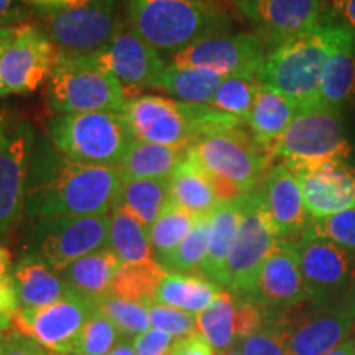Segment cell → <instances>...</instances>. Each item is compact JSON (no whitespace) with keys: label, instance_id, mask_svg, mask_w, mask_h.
Listing matches in <instances>:
<instances>
[{"label":"cell","instance_id":"bcb514c9","mask_svg":"<svg viewBox=\"0 0 355 355\" xmlns=\"http://www.w3.org/2000/svg\"><path fill=\"white\" fill-rule=\"evenodd\" d=\"M214 349L201 332H194L175 340L170 355H214Z\"/></svg>","mask_w":355,"mask_h":355},{"label":"cell","instance_id":"ee69618b","mask_svg":"<svg viewBox=\"0 0 355 355\" xmlns=\"http://www.w3.org/2000/svg\"><path fill=\"white\" fill-rule=\"evenodd\" d=\"M175 340L168 332L152 327L144 334L133 337V347L137 355H170Z\"/></svg>","mask_w":355,"mask_h":355},{"label":"cell","instance_id":"f6af8a7d","mask_svg":"<svg viewBox=\"0 0 355 355\" xmlns=\"http://www.w3.org/2000/svg\"><path fill=\"white\" fill-rule=\"evenodd\" d=\"M319 20L345 26L355 32V0H327L326 3H322Z\"/></svg>","mask_w":355,"mask_h":355},{"label":"cell","instance_id":"60d3db41","mask_svg":"<svg viewBox=\"0 0 355 355\" xmlns=\"http://www.w3.org/2000/svg\"><path fill=\"white\" fill-rule=\"evenodd\" d=\"M306 232L334 242L355 257V207L313 219Z\"/></svg>","mask_w":355,"mask_h":355},{"label":"cell","instance_id":"db71d44e","mask_svg":"<svg viewBox=\"0 0 355 355\" xmlns=\"http://www.w3.org/2000/svg\"><path fill=\"white\" fill-rule=\"evenodd\" d=\"M28 2L35 3V6H40V7H53V6H58L60 2H63V0H28Z\"/></svg>","mask_w":355,"mask_h":355},{"label":"cell","instance_id":"30bf717a","mask_svg":"<svg viewBox=\"0 0 355 355\" xmlns=\"http://www.w3.org/2000/svg\"><path fill=\"white\" fill-rule=\"evenodd\" d=\"M119 0H63L46 7V32L63 53L91 55L102 50L121 28Z\"/></svg>","mask_w":355,"mask_h":355},{"label":"cell","instance_id":"74e56055","mask_svg":"<svg viewBox=\"0 0 355 355\" xmlns=\"http://www.w3.org/2000/svg\"><path fill=\"white\" fill-rule=\"evenodd\" d=\"M207 254V216L199 217L188 237L173 248L170 254L157 260L166 273L201 275V268Z\"/></svg>","mask_w":355,"mask_h":355},{"label":"cell","instance_id":"680465c9","mask_svg":"<svg viewBox=\"0 0 355 355\" xmlns=\"http://www.w3.org/2000/svg\"><path fill=\"white\" fill-rule=\"evenodd\" d=\"M350 288H354V290H355V268H354V273H352V283H350Z\"/></svg>","mask_w":355,"mask_h":355},{"label":"cell","instance_id":"d6986e66","mask_svg":"<svg viewBox=\"0 0 355 355\" xmlns=\"http://www.w3.org/2000/svg\"><path fill=\"white\" fill-rule=\"evenodd\" d=\"M247 300L265 311L290 309L309 300L298 255L291 242L282 239L266 257Z\"/></svg>","mask_w":355,"mask_h":355},{"label":"cell","instance_id":"5b68a950","mask_svg":"<svg viewBox=\"0 0 355 355\" xmlns=\"http://www.w3.org/2000/svg\"><path fill=\"white\" fill-rule=\"evenodd\" d=\"M186 157L206 173L220 201L255 191L272 162L268 152L242 127L199 137L186 148Z\"/></svg>","mask_w":355,"mask_h":355},{"label":"cell","instance_id":"484cf974","mask_svg":"<svg viewBox=\"0 0 355 355\" xmlns=\"http://www.w3.org/2000/svg\"><path fill=\"white\" fill-rule=\"evenodd\" d=\"M298 114L300 109L295 102L273 89L261 86L245 122L254 140L270 155V150Z\"/></svg>","mask_w":355,"mask_h":355},{"label":"cell","instance_id":"b9f144b4","mask_svg":"<svg viewBox=\"0 0 355 355\" xmlns=\"http://www.w3.org/2000/svg\"><path fill=\"white\" fill-rule=\"evenodd\" d=\"M148 316L150 324L155 329H162L171 334L175 339H181L189 334L198 332V316L188 311L173 308V306H165L148 301Z\"/></svg>","mask_w":355,"mask_h":355},{"label":"cell","instance_id":"f35d334b","mask_svg":"<svg viewBox=\"0 0 355 355\" xmlns=\"http://www.w3.org/2000/svg\"><path fill=\"white\" fill-rule=\"evenodd\" d=\"M101 314H104L117 327L122 337H137L150 329L148 306L140 301L123 300L107 295L94 300Z\"/></svg>","mask_w":355,"mask_h":355},{"label":"cell","instance_id":"ab89813d","mask_svg":"<svg viewBox=\"0 0 355 355\" xmlns=\"http://www.w3.org/2000/svg\"><path fill=\"white\" fill-rule=\"evenodd\" d=\"M123 339L121 332L104 314L97 311L74 343L73 354L78 355H105Z\"/></svg>","mask_w":355,"mask_h":355},{"label":"cell","instance_id":"7bdbcfd3","mask_svg":"<svg viewBox=\"0 0 355 355\" xmlns=\"http://www.w3.org/2000/svg\"><path fill=\"white\" fill-rule=\"evenodd\" d=\"M242 355H290L279 332L270 322L239 344Z\"/></svg>","mask_w":355,"mask_h":355},{"label":"cell","instance_id":"6f0895ef","mask_svg":"<svg viewBox=\"0 0 355 355\" xmlns=\"http://www.w3.org/2000/svg\"><path fill=\"white\" fill-rule=\"evenodd\" d=\"M46 355H78V354H61V352H50V350H46Z\"/></svg>","mask_w":355,"mask_h":355},{"label":"cell","instance_id":"9c48e42d","mask_svg":"<svg viewBox=\"0 0 355 355\" xmlns=\"http://www.w3.org/2000/svg\"><path fill=\"white\" fill-rule=\"evenodd\" d=\"M352 150L340 115L314 107L301 110L293 119L290 127L270 150V157L282 159L290 170H298L334 159L347 162Z\"/></svg>","mask_w":355,"mask_h":355},{"label":"cell","instance_id":"9f6ffc18","mask_svg":"<svg viewBox=\"0 0 355 355\" xmlns=\"http://www.w3.org/2000/svg\"><path fill=\"white\" fill-rule=\"evenodd\" d=\"M3 339H6V334L0 336V355H6V350H3Z\"/></svg>","mask_w":355,"mask_h":355},{"label":"cell","instance_id":"4dcf8cb0","mask_svg":"<svg viewBox=\"0 0 355 355\" xmlns=\"http://www.w3.org/2000/svg\"><path fill=\"white\" fill-rule=\"evenodd\" d=\"M184 158L186 148L135 139L117 166L125 180H153L170 178Z\"/></svg>","mask_w":355,"mask_h":355},{"label":"cell","instance_id":"8d00e7d4","mask_svg":"<svg viewBox=\"0 0 355 355\" xmlns=\"http://www.w3.org/2000/svg\"><path fill=\"white\" fill-rule=\"evenodd\" d=\"M165 275L166 272L158 261L148 265H122L110 288V295L148 303L153 301L159 282Z\"/></svg>","mask_w":355,"mask_h":355},{"label":"cell","instance_id":"6125c7cd","mask_svg":"<svg viewBox=\"0 0 355 355\" xmlns=\"http://www.w3.org/2000/svg\"><path fill=\"white\" fill-rule=\"evenodd\" d=\"M234 2H235V0H234Z\"/></svg>","mask_w":355,"mask_h":355},{"label":"cell","instance_id":"277c9868","mask_svg":"<svg viewBox=\"0 0 355 355\" xmlns=\"http://www.w3.org/2000/svg\"><path fill=\"white\" fill-rule=\"evenodd\" d=\"M122 114L137 140L178 148H188L207 133L242 125L241 119L209 104H188L162 96L132 97Z\"/></svg>","mask_w":355,"mask_h":355},{"label":"cell","instance_id":"f5cc1de1","mask_svg":"<svg viewBox=\"0 0 355 355\" xmlns=\"http://www.w3.org/2000/svg\"><path fill=\"white\" fill-rule=\"evenodd\" d=\"M7 125H8V114L6 109L0 107V137H2V133L6 132Z\"/></svg>","mask_w":355,"mask_h":355},{"label":"cell","instance_id":"2e32d148","mask_svg":"<svg viewBox=\"0 0 355 355\" xmlns=\"http://www.w3.org/2000/svg\"><path fill=\"white\" fill-rule=\"evenodd\" d=\"M35 132L26 122H8L0 137V237L21 219L26 201Z\"/></svg>","mask_w":355,"mask_h":355},{"label":"cell","instance_id":"e575fe53","mask_svg":"<svg viewBox=\"0 0 355 355\" xmlns=\"http://www.w3.org/2000/svg\"><path fill=\"white\" fill-rule=\"evenodd\" d=\"M261 86L263 84L260 83L259 74H234V76H227L220 83L209 105L245 122L252 107H254Z\"/></svg>","mask_w":355,"mask_h":355},{"label":"cell","instance_id":"816d5d0a","mask_svg":"<svg viewBox=\"0 0 355 355\" xmlns=\"http://www.w3.org/2000/svg\"><path fill=\"white\" fill-rule=\"evenodd\" d=\"M324 355H355V339L350 337V339L344 340L343 344H339L337 347L329 350V352Z\"/></svg>","mask_w":355,"mask_h":355},{"label":"cell","instance_id":"681fc988","mask_svg":"<svg viewBox=\"0 0 355 355\" xmlns=\"http://www.w3.org/2000/svg\"><path fill=\"white\" fill-rule=\"evenodd\" d=\"M13 28H15V26H0V56H2V51H3V48H6V44L8 43V40L12 38ZM6 96H7V92H6V87H3V83H2V74H0V99Z\"/></svg>","mask_w":355,"mask_h":355},{"label":"cell","instance_id":"836d02e7","mask_svg":"<svg viewBox=\"0 0 355 355\" xmlns=\"http://www.w3.org/2000/svg\"><path fill=\"white\" fill-rule=\"evenodd\" d=\"M171 201L170 178L125 180L122 178L119 202L150 229Z\"/></svg>","mask_w":355,"mask_h":355},{"label":"cell","instance_id":"e0dca14e","mask_svg":"<svg viewBox=\"0 0 355 355\" xmlns=\"http://www.w3.org/2000/svg\"><path fill=\"white\" fill-rule=\"evenodd\" d=\"M91 55L122 84L130 99V92L155 89L166 69V63L159 53L133 32L130 25L123 24L102 50Z\"/></svg>","mask_w":355,"mask_h":355},{"label":"cell","instance_id":"9a60e30c","mask_svg":"<svg viewBox=\"0 0 355 355\" xmlns=\"http://www.w3.org/2000/svg\"><path fill=\"white\" fill-rule=\"evenodd\" d=\"M266 42L257 33H217L189 44L171 56L170 64L199 68L227 78L234 74H259Z\"/></svg>","mask_w":355,"mask_h":355},{"label":"cell","instance_id":"52a82bcc","mask_svg":"<svg viewBox=\"0 0 355 355\" xmlns=\"http://www.w3.org/2000/svg\"><path fill=\"white\" fill-rule=\"evenodd\" d=\"M44 99L53 112H123L130 101L127 91L92 55L61 51L46 81Z\"/></svg>","mask_w":355,"mask_h":355},{"label":"cell","instance_id":"f907efd6","mask_svg":"<svg viewBox=\"0 0 355 355\" xmlns=\"http://www.w3.org/2000/svg\"><path fill=\"white\" fill-rule=\"evenodd\" d=\"M105 355H137V352H135V347H133V340H128L127 337H123L121 343L115 345V347Z\"/></svg>","mask_w":355,"mask_h":355},{"label":"cell","instance_id":"8fae6325","mask_svg":"<svg viewBox=\"0 0 355 355\" xmlns=\"http://www.w3.org/2000/svg\"><path fill=\"white\" fill-rule=\"evenodd\" d=\"M28 239L33 254L61 273L73 261L109 247V214L35 220Z\"/></svg>","mask_w":355,"mask_h":355},{"label":"cell","instance_id":"11a10c76","mask_svg":"<svg viewBox=\"0 0 355 355\" xmlns=\"http://www.w3.org/2000/svg\"><path fill=\"white\" fill-rule=\"evenodd\" d=\"M217 355H242V352H241V349H239V345H235V347L224 350V352H219Z\"/></svg>","mask_w":355,"mask_h":355},{"label":"cell","instance_id":"94428289","mask_svg":"<svg viewBox=\"0 0 355 355\" xmlns=\"http://www.w3.org/2000/svg\"><path fill=\"white\" fill-rule=\"evenodd\" d=\"M0 336H2V332H0Z\"/></svg>","mask_w":355,"mask_h":355},{"label":"cell","instance_id":"cb8c5ba5","mask_svg":"<svg viewBox=\"0 0 355 355\" xmlns=\"http://www.w3.org/2000/svg\"><path fill=\"white\" fill-rule=\"evenodd\" d=\"M13 283L20 308H43L73 291L63 277L33 252L21 257L13 266Z\"/></svg>","mask_w":355,"mask_h":355},{"label":"cell","instance_id":"d6a6232c","mask_svg":"<svg viewBox=\"0 0 355 355\" xmlns=\"http://www.w3.org/2000/svg\"><path fill=\"white\" fill-rule=\"evenodd\" d=\"M224 76L199 68H180L166 64L155 89L188 104H211Z\"/></svg>","mask_w":355,"mask_h":355},{"label":"cell","instance_id":"83f0119b","mask_svg":"<svg viewBox=\"0 0 355 355\" xmlns=\"http://www.w3.org/2000/svg\"><path fill=\"white\" fill-rule=\"evenodd\" d=\"M355 102V42L332 53L322 69L319 107L340 114Z\"/></svg>","mask_w":355,"mask_h":355},{"label":"cell","instance_id":"1f68e13d","mask_svg":"<svg viewBox=\"0 0 355 355\" xmlns=\"http://www.w3.org/2000/svg\"><path fill=\"white\" fill-rule=\"evenodd\" d=\"M224 290L202 275L166 273L155 293V303L199 314L209 308L217 295Z\"/></svg>","mask_w":355,"mask_h":355},{"label":"cell","instance_id":"d4e9b609","mask_svg":"<svg viewBox=\"0 0 355 355\" xmlns=\"http://www.w3.org/2000/svg\"><path fill=\"white\" fill-rule=\"evenodd\" d=\"M241 222V198L220 201L207 216V254L201 275L224 288L225 266Z\"/></svg>","mask_w":355,"mask_h":355},{"label":"cell","instance_id":"c3c4849f","mask_svg":"<svg viewBox=\"0 0 355 355\" xmlns=\"http://www.w3.org/2000/svg\"><path fill=\"white\" fill-rule=\"evenodd\" d=\"M20 17L19 0H0V26H8L7 24L19 20Z\"/></svg>","mask_w":355,"mask_h":355},{"label":"cell","instance_id":"7dc6e473","mask_svg":"<svg viewBox=\"0 0 355 355\" xmlns=\"http://www.w3.org/2000/svg\"><path fill=\"white\" fill-rule=\"evenodd\" d=\"M3 350H6V355H46V349L13 331L10 334H6Z\"/></svg>","mask_w":355,"mask_h":355},{"label":"cell","instance_id":"8992f818","mask_svg":"<svg viewBox=\"0 0 355 355\" xmlns=\"http://www.w3.org/2000/svg\"><path fill=\"white\" fill-rule=\"evenodd\" d=\"M266 313L285 340L290 355H324L352 337L355 331V290L322 300H308L295 308Z\"/></svg>","mask_w":355,"mask_h":355},{"label":"cell","instance_id":"603a6c76","mask_svg":"<svg viewBox=\"0 0 355 355\" xmlns=\"http://www.w3.org/2000/svg\"><path fill=\"white\" fill-rule=\"evenodd\" d=\"M243 15L255 26L257 35L273 46L316 25L322 0H235Z\"/></svg>","mask_w":355,"mask_h":355},{"label":"cell","instance_id":"ba28073f","mask_svg":"<svg viewBox=\"0 0 355 355\" xmlns=\"http://www.w3.org/2000/svg\"><path fill=\"white\" fill-rule=\"evenodd\" d=\"M46 137L63 157L97 166L119 165L135 140L122 112L56 115L48 122Z\"/></svg>","mask_w":355,"mask_h":355},{"label":"cell","instance_id":"4316f807","mask_svg":"<svg viewBox=\"0 0 355 355\" xmlns=\"http://www.w3.org/2000/svg\"><path fill=\"white\" fill-rule=\"evenodd\" d=\"M121 266L119 257L105 247L73 261L61 272V277L71 290L89 300H99L110 295V288Z\"/></svg>","mask_w":355,"mask_h":355},{"label":"cell","instance_id":"6da1fadb","mask_svg":"<svg viewBox=\"0 0 355 355\" xmlns=\"http://www.w3.org/2000/svg\"><path fill=\"white\" fill-rule=\"evenodd\" d=\"M119 166L83 165L61 155L48 137L35 139L26 180L25 214L33 220L102 216L117 206Z\"/></svg>","mask_w":355,"mask_h":355},{"label":"cell","instance_id":"44dd1931","mask_svg":"<svg viewBox=\"0 0 355 355\" xmlns=\"http://www.w3.org/2000/svg\"><path fill=\"white\" fill-rule=\"evenodd\" d=\"M255 193L279 239H298L308 230L313 217L304 206L298 178L286 165L270 168Z\"/></svg>","mask_w":355,"mask_h":355},{"label":"cell","instance_id":"91938a15","mask_svg":"<svg viewBox=\"0 0 355 355\" xmlns=\"http://www.w3.org/2000/svg\"><path fill=\"white\" fill-rule=\"evenodd\" d=\"M352 337H354V339H355V331H354V334H352Z\"/></svg>","mask_w":355,"mask_h":355},{"label":"cell","instance_id":"ffe728a7","mask_svg":"<svg viewBox=\"0 0 355 355\" xmlns=\"http://www.w3.org/2000/svg\"><path fill=\"white\" fill-rule=\"evenodd\" d=\"M266 322L263 308L254 301L222 290L209 308L198 314V331L216 354L235 347Z\"/></svg>","mask_w":355,"mask_h":355},{"label":"cell","instance_id":"7a4b0ae2","mask_svg":"<svg viewBox=\"0 0 355 355\" xmlns=\"http://www.w3.org/2000/svg\"><path fill=\"white\" fill-rule=\"evenodd\" d=\"M355 42V32L319 20L298 35L273 44L259 73L263 86L295 102L301 110L319 107L322 69L332 53Z\"/></svg>","mask_w":355,"mask_h":355},{"label":"cell","instance_id":"7c38bea8","mask_svg":"<svg viewBox=\"0 0 355 355\" xmlns=\"http://www.w3.org/2000/svg\"><path fill=\"white\" fill-rule=\"evenodd\" d=\"M279 241L255 191L241 196V222L225 266L224 290L247 298L261 265Z\"/></svg>","mask_w":355,"mask_h":355},{"label":"cell","instance_id":"7402d4cb","mask_svg":"<svg viewBox=\"0 0 355 355\" xmlns=\"http://www.w3.org/2000/svg\"><path fill=\"white\" fill-rule=\"evenodd\" d=\"M291 171L298 178L304 206L313 219L355 207V166L345 159Z\"/></svg>","mask_w":355,"mask_h":355},{"label":"cell","instance_id":"4fadbf2b","mask_svg":"<svg viewBox=\"0 0 355 355\" xmlns=\"http://www.w3.org/2000/svg\"><path fill=\"white\" fill-rule=\"evenodd\" d=\"M97 311L94 300L73 290L63 300L43 308H20L13 316L12 331L35 340L50 352L73 354L83 327Z\"/></svg>","mask_w":355,"mask_h":355},{"label":"cell","instance_id":"ac0fdd59","mask_svg":"<svg viewBox=\"0 0 355 355\" xmlns=\"http://www.w3.org/2000/svg\"><path fill=\"white\" fill-rule=\"evenodd\" d=\"M291 243L298 255L309 300L329 298L349 290L355 268V257L350 252L309 232Z\"/></svg>","mask_w":355,"mask_h":355},{"label":"cell","instance_id":"d590c367","mask_svg":"<svg viewBox=\"0 0 355 355\" xmlns=\"http://www.w3.org/2000/svg\"><path fill=\"white\" fill-rule=\"evenodd\" d=\"M198 219L199 217L189 214L188 211H184L183 207H180L173 201L168 202L165 211L148 229L155 259L159 260L162 257L170 254L173 248L180 245L196 225Z\"/></svg>","mask_w":355,"mask_h":355},{"label":"cell","instance_id":"f546056e","mask_svg":"<svg viewBox=\"0 0 355 355\" xmlns=\"http://www.w3.org/2000/svg\"><path fill=\"white\" fill-rule=\"evenodd\" d=\"M171 201L196 217H206L220 202L212 181L186 157L170 176Z\"/></svg>","mask_w":355,"mask_h":355},{"label":"cell","instance_id":"5bb4252c","mask_svg":"<svg viewBox=\"0 0 355 355\" xmlns=\"http://www.w3.org/2000/svg\"><path fill=\"white\" fill-rule=\"evenodd\" d=\"M61 56L44 30L17 25L0 56V74L7 94H30L50 79Z\"/></svg>","mask_w":355,"mask_h":355},{"label":"cell","instance_id":"3957f363","mask_svg":"<svg viewBox=\"0 0 355 355\" xmlns=\"http://www.w3.org/2000/svg\"><path fill=\"white\" fill-rule=\"evenodd\" d=\"M123 7L133 32L171 56L230 26L214 0H123Z\"/></svg>","mask_w":355,"mask_h":355},{"label":"cell","instance_id":"f1b7e54d","mask_svg":"<svg viewBox=\"0 0 355 355\" xmlns=\"http://www.w3.org/2000/svg\"><path fill=\"white\" fill-rule=\"evenodd\" d=\"M109 248L122 265H148L157 261L148 229L121 204L109 212Z\"/></svg>","mask_w":355,"mask_h":355}]
</instances>
